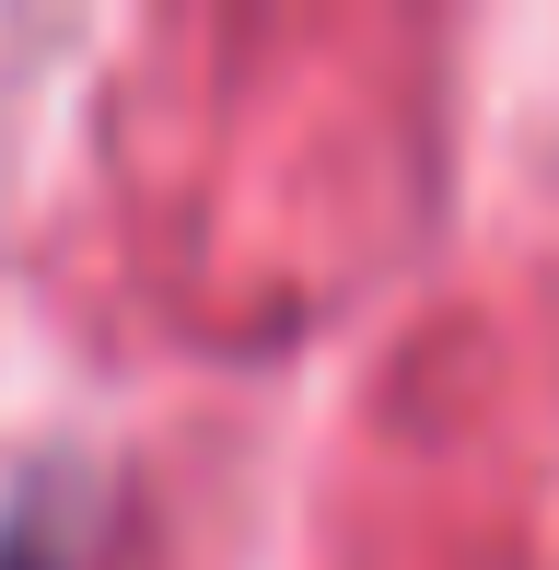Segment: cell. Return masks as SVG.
Returning <instances> with one entry per match:
<instances>
[{
	"instance_id": "cell-1",
	"label": "cell",
	"mask_w": 559,
	"mask_h": 570,
	"mask_svg": "<svg viewBox=\"0 0 559 570\" xmlns=\"http://www.w3.org/2000/svg\"><path fill=\"white\" fill-rule=\"evenodd\" d=\"M0 570H70V548L47 535V512H12V524H0Z\"/></svg>"
}]
</instances>
